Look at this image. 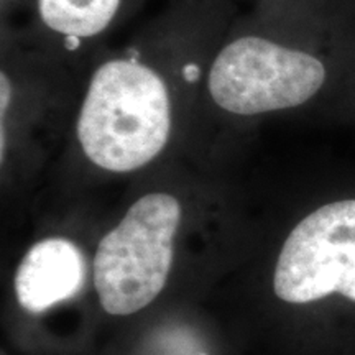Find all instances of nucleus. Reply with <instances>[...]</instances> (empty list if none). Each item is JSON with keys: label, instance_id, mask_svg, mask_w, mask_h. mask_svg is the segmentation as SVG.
<instances>
[{"label": "nucleus", "instance_id": "0eeeda50", "mask_svg": "<svg viewBox=\"0 0 355 355\" xmlns=\"http://www.w3.org/2000/svg\"><path fill=\"white\" fill-rule=\"evenodd\" d=\"M199 355H207V354H204V352H202V354H199Z\"/></svg>", "mask_w": 355, "mask_h": 355}, {"label": "nucleus", "instance_id": "39448f33", "mask_svg": "<svg viewBox=\"0 0 355 355\" xmlns=\"http://www.w3.org/2000/svg\"><path fill=\"white\" fill-rule=\"evenodd\" d=\"M84 275V257L73 242L60 237L44 239L26 252L17 268V300L28 313H43L76 296Z\"/></svg>", "mask_w": 355, "mask_h": 355}, {"label": "nucleus", "instance_id": "7ed1b4c3", "mask_svg": "<svg viewBox=\"0 0 355 355\" xmlns=\"http://www.w3.org/2000/svg\"><path fill=\"white\" fill-rule=\"evenodd\" d=\"M329 71L316 53L263 37H242L219 51L207 76L216 105L235 115L296 109L322 92Z\"/></svg>", "mask_w": 355, "mask_h": 355}, {"label": "nucleus", "instance_id": "f257e3e1", "mask_svg": "<svg viewBox=\"0 0 355 355\" xmlns=\"http://www.w3.org/2000/svg\"><path fill=\"white\" fill-rule=\"evenodd\" d=\"M170 132V91L157 71L135 60H110L94 71L76 133L96 166L139 170L162 153Z\"/></svg>", "mask_w": 355, "mask_h": 355}, {"label": "nucleus", "instance_id": "f03ea898", "mask_svg": "<svg viewBox=\"0 0 355 355\" xmlns=\"http://www.w3.org/2000/svg\"><path fill=\"white\" fill-rule=\"evenodd\" d=\"M180 222L181 204L175 196L145 194L102 239L94 259V285L105 313L128 316L162 293Z\"/></svg>", "mask_w": 355, "mask_h": 355}, {"label": "nucleus", "instance_id": "423d86ee", "mask_svg": "<svg viewBox=\"0 0 355 355\" xmlns=\"http://www.w3.org/2000/svg\"><path fill=\"white\" fill-rule=\"evenodd\" d=\"M48 28L71 40L92 38L112 24L122 0H37Z\"/></svg>", "mask_w": 355, "mask_h": 355}, {"label": "nucleus", "instance_id": "20e7f679", "mask_svg": "<svg viewBox=\"0 0 355 355\" xmlns=\"http://www.w3.org/2000/svg\"><path fill=\"white\" fill-rule=\"evenodd\" d=\"M273 290L293 304L332 293L355 303V199L324 204L296 224L279 252Z\"/></svg>", "mask_w": 355, "mask_h": 355}]
</instances>
